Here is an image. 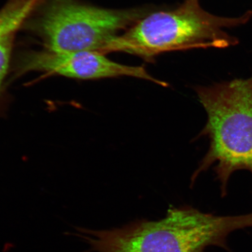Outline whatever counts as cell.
I'll use <instances>...</instances> for the list:
<instances>
[{
	"instance_id": "6",
	"label": "cell",
	"mask_w": 252,
	"mask_h": 252,
	"mask_svg": "<svg viewBox=\"0 0 252 252\" xmlns=\"http://www.w3.org/2000/svg\"><path fill=\"white\" fill-rule=\"evenodd\" d=\"M21 9L13 4H8L0 11V38L15 31L24 22Z\"/></svg>"
},
{
	"instance_id": "4",
	"label": "cell",
	"mask_w": 252,
	"mask_h": 252,
	"mask_svg": "<svg viewBox=\"0 0 252 252\" xmlns=\"http://www.w3.org/2000/svg\"><path fill=\"white\" fill-rule=\"evenodd\" d=\"M147 15L145 9H105L72 0H57L41 18L39 30L47 49L102 53L110 40Z\"/></svg>"
},
{
	"instance_id": "5",
	"label": "cell",
	"mask_w": 252,
	"mask_h": 252,
	"mask_svg": "<svg viewBox=\"0 0 252 252\" xmlns=\"http://www.w3.org/2000/svg\"><path fill=\"white\" fill-rule=\"evenodd\" d=\"M18 71L21 74L43 71L80 80L127 76L153 82L163 87L169 86L166 82L153 77L143 66L119 64L96 51L58 52L47 49L30 53L21 60Z\"/></svg>"
},
{
	"instance_id": "7",
	"label": "cell",
	"mask_w": 252,
	"mask_h": 252,
	"mask_svg": "<svg viewBox=\"0 0 252 252\" xmlns=\"http://www.w3.org/2000/svg\"><path fill=\"white\" fill-rule=\"evenodd\" d=\"M13 33L0 38V94L2 82L8 70L14 40Z\"/></svg>"
},
{
	"instance_id": "2",
	"label": "cell",
	"mask_w": 252,
	"mask_h": 252,
	"mask_svg": "<svg viewBox=\"0 0 252 252\" xmlns=\"http://www.w3.org/2000/svg\"><path fill=\"white\" fill-rule=\"evenodd\" d=\"M207 115V122L196 139L209 138L206 155L191 178L214 167L222 196L230 178L245 170L252 175V77L194 88Z\"/></svg>"
},
{
	"instance_id": "3",
	"label": "cell",
	"mask_w": 252,
	"mask_h": 252,
	"mask_svg": "<svg viewBox=\"0 0 252 252\" xmlns=\"http://www.w3.org/2000/svg\"><path fill=\"white\" fill-rule=\"evenodd\" d=\"M228 23L204 11L198 0H186L173 10L145 15L124 33L113 37L103 53L125 52L151 62L166 52L225 47L229 40L222 28Z\"/></svg>"
},
{
	"instance_id": "1",
	"label": "cell",
	"mask_w": 252,
	"mask_h": 252,
	"mask_svg": "<svg viewBox=\"0 0 252 252\" xmlns=\"http://www.w3.org/2000/svg\"><path fill=\"white\" fill-rule=\"evenodd\" d=\"M71 235L89 246L86 252H207L227 248L229 235L252 228V212L217 216L191 206H171L163 218L137 220L121 227L96 230L74 227Z\"/></svg>"
}]
</instances>
